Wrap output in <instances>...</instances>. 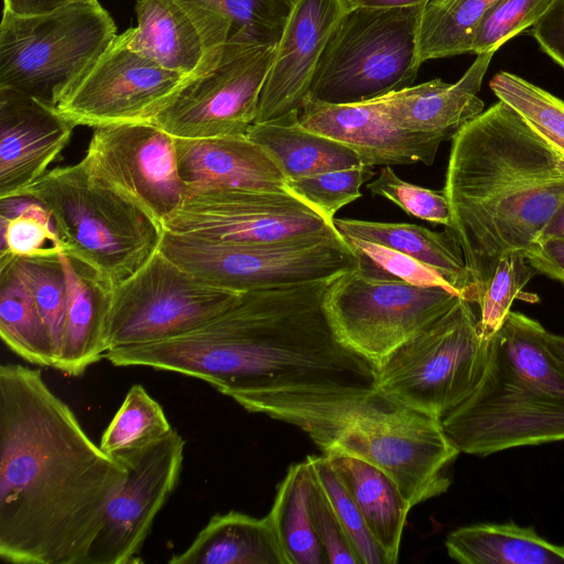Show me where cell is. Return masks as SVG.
<instances>
[{
  "instance_id": "29",
  "label": "cell",
  "mask_w": 564,
  "mask_h": 564,
  "mask_svg": "<svg viewBox=\"0 0 564 564\" xmlns=\"http://www.w3.org/2000/svg\"><path fill=\"white\" fill-rule=\"evenodd\" d=\"M209 50L227 43L276 45L293 0H175Z\"/></svg>"
},
{
  "instance_id": "39",
  "label": "cell",
  "mask_w": 564,
  "mask_h": 564,
  "mask_svg": "<svg viewBox=\"0 0 564 564\" xmlns=\"http://www.w3.org/2000/svg\"><path fill=\"white\" fill-rule=\"evenodd\" d=\"M536 273L523 252H509L499 259L478 303V327L484 339H490L498 332L511 311L512 302Z\"/></svg>"
},
{
  "instance_id": "3",
  "label": "cell",
  "mask_w": 564,
  "mask_h": 564,
  "mask_svg": "<svg viewBox=\"0 0 564 564\" xmlns=\"http://www.w3.org/2000/svg\"><path fill=\"white\" fill-rule=\"evenodd\" d=\"M446 230L462 250L477 303L499 259L525 252L564 200V155L499 100L452 139Z\"/></svg>"
},
{
  "instance_id": "17",
  "label": "cell",
  "mask_w": 564,
  "mask_h": 564,
  "mask_svg": "<svg viewBox=\"0 0 564 564\" xmlns=\"http://www.w3.org/2000/svg\"><path fill=\"white\" fill-rule=\"evenodd\" d=\"M84 158L162 225L188 194L174 138L151 122L94 128Z\"/></svg>"
},
{
  "instance_id": "46",
  "label": "cell",
  "mask_w": 564,
  "mask_h": 564,
  "mask_svg": "<svg viewBox=\"0 0 564 564\" xmlns=\"http://www.w3.org/2000/svg\"><path fill=\"white\" fill-rule=\"evenodd\" d=\"M531 34L541 50L564 69V0L553 1L532 26Z\"/></svg>"
},
{
  "instance_id": "21",
  "label": "cell",
  "mask_w": 564,
  "mask_h": 564,
  "mask_svg": "<svg viewBox=\"0 0 564 564\" xmlns=\"http://www.w3.org/2000/svg\"><path fill=\"white\" fill-rule=\"evenodd\" d=\"M495 52L477 54L465 74L454 84L435 78L389 93L371 101L402 129L452 140L484 111L478 97Z\"/></svg>"
},
{
  "instance_id": "35",
  "label": "cell",
  "mask_w": 564,
  "mask_h": 564,
  "mask_svg": "<svg viewBox=\"0 0 564 564\" xmlns=\"http://www.w3.org/2000/svg\"><path fill=\"white\" fill-rule=\"evenodd\" d=\"M171 426L162 406L141 384H133L100 438V447L120 458L165 436Z\"/></svg>"
},
{
  "instance_id": "8",
  "label": "cell",
  "mask_w": 564,
  "mask_h": 564,
  "mask_svg": "<svg viewBox=\"0 0 564 564\" xmlns=\"http://www.w3.org/2000/svg\"><path fill=\"white\" fill-rule=\"evenodd\" d=\"M323 453L357 457L378 467L413 508L447 491L451 468L460 452L441 419L378 391Z\"/></svg>"
},
{
  "instance_id": "49",
  "label": "cell",
  "mask_w": 564,
  "mask_h": 564,
  "mask_svg": "<svg viewBox=\"0 0 564 564\" xmlns=\"http://www.w3.org/2000/svg\"><path fill=\"white\" fill-rule=\"evenodd\" d=\"M546 240H564V200L545 226L538 241Z\"/></svg>"
},
{
  "instance_id": "1",
  "label": "cell",
  "mask_w": 564,
  "mask_h": 564,
  "mask_svg": "<svg viewBox=\"0 0 564 564\" xmlns=\"http://www.w3.org/2000/svg\"><path fill=\"white\" fill-rule=\"evenodd\" d=\"M329 281L243 292L199 327L140 346L138 360L206 381L247 411L299 427L324 451L378 393L376 366L327 317Z\"/></svg>"
},
{
  "instance_id": "30",
  "label": "cell",
  "mask_w": 564,
  "mask_h": 564,
  "mask_svg": "<svg viewBox=\"0 0 564 564\" xmlns=\"http://www.w3.org/2000/svg\"><path fill=\"white\" fill-rule=\"evenodd\" d=\"M445 547L460 564H564V545L512 521L460 527L447 535Z\"/></svg>"
},
{
  "instance_id": "50",
  "label": "cell",
  "mask_w": 564,
  "mask_h": 564,
  "mask_svg": "<svg viewBox=\"0 0 564 564\" xmlns=\"http://www.w3.org/2000/svg\"><path fill=\"white\" fill-rule=\"evenodd\" d=\"M349 9L357 7L394 8L424 4L427 0H344Z\"/></svg>"
},
{
  "instance_id": "51",
  "label": "cell",
  "mask_w": 564,
  "mask_h": 564,
  "mask_svg": "<svg viewBox=\"0 0 564 564\" xmlns=\"http://www.w3.org/2000/svg\"><path fill=\"white\" fill-rule=\"evenodd\" d=\"M545 344L551 352L564 364V335H555L546 332Z\"/></svg>"
},
{
  "instance_id": "37",
  "label": "cell",
  "mask_w": 564,
  "mask_h": 564,
  "mask_svg": "<svg viewBox=\"0 0 564 564\" xmlns=\"http://www.w3.org/2000/svg\"><path fill=\"white\" fill-rule=\"evenodd\" d=\"M13 259L15 269L47 328L57 365L67 301L66 276L59 253L47 257H13Z\"/></svg>"
},
{
  "instance_id": "27",
  "label": "cell",
  "mask_w": 564,
  "mask_h": 564,
  "mask_svg": "<svg viewBox=\"0 0 564 564\" xmlns=\"http://www.w3.org/2000/svg\"><path fill=\"white\" fill-rule=\"evenodd\" d=\"M325 455L358 507L388 564L397 563L406 517L412 508L392 479L378 467L348 455Z\"/></svg>"
},
{
  "instance_id": "40",
  "label": "cell",
  "mask_w": 564,
  "mask_h": 564,
  "mask_svg": "<svg viewBox=\"0 0 564 564\" xmlns=\"http://www.w3.org/2000/svg\"><path fill=\"white\" fill-rule=\"evenodd\" d=\"M373 175V166L360 165L286 181V184L291 193L334 225L335 214L358 199L360 187Z\"/></svg>"
},
{
  "instance_id": "4",
  "label": "cell",
  "mask_w": 564,
  "mask_h": 564,
  "mask_svg": "<svg viewBox=\"0 0 564 564\" xmlns=\"http://www.w3.org/2000/svg\"><path fill=\"white\" fill-rule=\"evenodd\" d=\"M17 199L42 205L65 253L88 267L111 290L160 249L165 230L85 158L47 171Z\"/></svg>"
},
{
  "instance_id": "33",
  "label": "cell",
  "mask_w": 564,
  "mask_h": 564,
  "mask_svg": "<svg viewBox=\"0 0 564 564\" xmlns=\"http://www.w3.org/2000/svg\"><path fill=\"white\" fill-rule=\"evenodd\" d=\"M498 0H427L417 24L419 61L471 53L479 23Z\"/></svg>"
},
{
  "instance_id": "2",
  "label": "cell",
  "mask_w": 564,
  "mask_h": 564,
  "mask_svg": "<svg viewBox=\"0 0 564 564\" xmlns=\"http://www.w3.org/2000/svg\"><path fill=\"white\" fill-rule=\"evenodd\" d=\"M127 467L85 432L39 369L0 366V557L85 564Z\"/></svg>"
},
{
  "instance_id": "5",
  "label": "cell",
  "mask_w": 564,
  "mask_h": 564,
  "mask_svg": "<svg viewBox=\"0 0 564 564\" xmlns=\"http://www.w3.org/2000/svg\"><path fill=\"white\" fill-rule=\"evenodd\" d=\"M98 0H80L39 15L3 11L0 88L56 108L117 36Z\"/></svg>"
},
{
  "instance_id": "14",
  "label": "cell",
  "mask_w": 564,
  "mask_h": 564,
  "mask_svg": "<svg viewBox=\"0 0 564 564\" xmlns=\"http://www.w3.org/2000/svg\"><path fill=\"white\" fill-rule=\"evenodd\" d=\"M163 227L178 235L235 243H269L337 231L291 192L237 188L189 191Z\"/></svg>"
},
{
  "instance_id": "18",
  "label": "cell",
  "mask_w": 564,
  "mask_h": 564,
  "mask_svg": "<svg viewBox=\"0 0 564 564\" xmlns=\"http://www.w3.org/2000/svg\"><path fill=\"white\" fill-rule=\"evenodd\" d=\"M348 11L344 0H293L261 89L254 123L300 112L319 59Z\"/></svg>"
},
{
  "instance_id": "38",
  "label": "cell",
  "mask_w": 564,
  "mask_h": 564,
  "mask_svg": "<svg viewBox=\"0 0 564 564\" xmlns=\"http://www.w3.org/2000/svg\"><path fill=\"white\" fill-rule=\"evenodd\" d=\"M312 475L344 529L360 564H388L387 557L370 534L352 498L344 487L328 457H306Z\"/></svg>"
},
{
  "instance_id": "36",
  "label": "cell",
  "mask_w": 564,
  "mask_h": 564,
  "mask_svg": "<svg viewBox=\"0 0 564 564\" xmlns=\"http://www.w3.org/2000/svg\"><path fill=\"white\" fill-rule=\"evenodd\" d=\"M489 85L499 100L564 155V100L509 72L497 73Z\"/></svg>"
},
{
  "instance_id": "48",
  "label": "cell",
  "mask_w": 564,
  "mask_h": 564,
  "mask_svg": "<svg viewBox=\"0 0 564 564\" xmlns=\"http://www.w3.org/2000/svg\"><path fill=\"white\" fill-rule=\"evenodd\" d=\"M80 0H3V11L18 15H39Z\"/></svg>"
},
{
  "instance_id": "28",
  "label": "cell",
  "mask_w": 564,
  "mask_h": 564,
  "mask_svg": "<svg viewBox=\"0 0 564 564\" xmlns=\"http://www.w3.org/2000/svg\"><path fill=\"white\" fill-rule=\"evenodd\" d=\"M247 137L269 154L286 181L365 165L352 149L303 127L299 112L253 123Z\"/></svg>"
},
{
  "instance_id": "22",
  "label": "cell",
  "mask_w": 564,
  "mask_h": 564,
  "mask_svg": "<svg viewBox=\"0 0 564 564\" xmlns=\"http://www.w3.org/2000/svg\"><path fill=\"white\" fill-rule=\"evenodd\" d=\"M181 177L189 191L237 188L290 192L269 154L247 135L174 138Z\"/></svg>"
},
{
  "instance_id": "45",
  "label": "cell",
  "mask_w": 564,
  "mask_h": 564,
  "mask_svg": "<svg viewBox=\"0 0 564 564\" xmlns=\"http://www.w3.org/2000/svg\"><path fill=\"white\" fill-rule=\"evenodd\" d=\"M308 506L314 532L325 553L326 563L360 564L344 529L314 477Z\"/></svg>"
},
{
  "instance_id": "41",
  "label": "cell",
  "mask_w": 564,
  "mask_h": 564,
  "mask_svg": "<svg viewBox=\"0 0 564 564\" xmlns=\"http://www.w3.org/2000/svg\"><path fill=\"white\" fill-rule=\"evenodd\" d=\"M29 200V199H28ZM1 254L47 257L65 252L48 212L30 200L13 214L1 216Z\"/></svg>"
},
{
  "instance_id": "13",
  "label": "cell",
  "mask_w": 564,
  "mask_h": 564,
  "mask_svg": "<svg viewBox=\"0 0 564 564\" xmlns=\"http://www.w3.org/2000/svg\"><path fill=\"white\" fill-rule=\"evenodd\" d=\"M242 293L202 280L159 249L111 290L107 351L185 334L229 308Z\"/></svg>"
},
{
  "instance_id": "42",
  "label": "cell",
  "mask_w": 564,
  "mask_h": 564,
  "mask_svg": "<svg viewBox=\"0 0 564 564\" xmlns=\"http://www.w3.org/2000/svg\"><path fill=\"white\" fill-rule=\"evenodd\" d=\"M554 0H498L484 15L474 36L471 53L495 52L533 26Z\"/></svg>"
},
{
  "instance_id": "16",
  "label": "cell",
  "mask_w": 564,
  "mask_h": 564,
  "mask_svg": "<svg viewBox=\"0 0 564 564\" xmlns=\"http://www.w3.org/2000/svg\"><path fill=\"white\" fill-rule=\"evenodd\" d=\"M184 448L185 441L172 429L162 438L119 459L128 474L106 508L85 564L141 561L139 553L153 521L178 482Z\"/></svg>"
},
{
  "instance_id": "43",
  "label": "cell",
  "mask_w": 564,
  "mask_h": 564,
  "mask_svg": "<svg viewBox=\"0 0 564 564\" xmlns=\"http://www.w3.org/2000/svg\"><path fill=\"white\" fill-rule=\"evenodd\" d=\"M372 194L398 205L408 215L446 228L452 224V210L444 192L412 184L400 178L391 166H383L379 175L366 185Z\"/></svg>"
},
{
  "instance_id": "31",
  "label": "cell",
  "mask_w": 564,
  "mask_h": 564,
  "mask_svg": "<svg viewBox=\"0 0 564 564\" xmlns=\"http://www.w3.org/2000/svg\"><path fill=\"white\" fill-rule=\"evenodd\" d=\"M0 336L3 344L23 360L56 366L47 328L12 256L0 254Z\"/></svg>"
},
{
  "instance_id": "32",
  "label": "cell",
  "mask_w": 564,
  "mask_h": 564,
  "mask_svg": "<svg viewBox=\"0 0 564 564\" xmlns=\"http://www.w3.org/2000/svg\"><path fill=\"white\" fill-rule=\"evenodd\" d=\"M312 482V471L306 458L292 464L279 484L272 508L268 513L288 564L326 563L310 513Z\"/></svg>"
},
{
  "instance_id": "11",
  "label": "cell",
  "mask_w": 564,
  "mask_h": 564,
  "mask_svg": "<svg viewBox=\"0 0 564 564\" xmlns=\"http://www.w3.org/2000/svg\"><path fill=\"white\" fill-rule=\"evenodd\" d=\"M459 299L452 290L412 285L358 263L328 282L323 304L338 337L377 366Z\"/></svg>"
},
{
  "instance_id": "44",
  "label": "cell",
  "mask_w": 564,
  "mask_h": 564,
  "mask_svg": "<svg viewBox=\"0 0 564 564\" xmlns=\"http://www.w3.org/2000/svg\"><path fill=\"white\" fill-rule=\"evenodd\" d=\"M341 237L357 254L360 264L412 285L440 286L454 291L436 270L405 253L350 236Z\"/></svg>"
},
{
  "instance_id": "12",
  "label": "cell",
  "mask_w": 564,
  "mask_h": 564,
  "mask_svg": "<svg viewBox=\"0 0 564 564\" xmlns=\"http://www.w3.org/2000/svg\"><path fill=\"white\" fill-rule=\"evenodd\" d=\"M276 45L227 43L187 76L149 122L173 138L247 135Z\"/></svg>"
},
{
  "instance_id": "47",
  "label": "cell",
  "mask_w": 564,
  "mask_h": 564,
  "mask_svg": "<svg viewBox=\"0 0 564 564\" xmlns=\"http://www.w3.org/2000/svg\"><path fill=\"white\" fill-rule=\"evenodd\" d=\"M524 254L538 273L564 282V240L538 241Z\"/></svg>"
},
{
  "instance_id": "10",
  "label": "cell",
  "mask_w": 564,
  "mask_h": 564,
  "mask_svg": "<svg viewBox=\"0 0 564 564\" xmlns=\"http://www.w3.org/2000/svg\"><path fill=\"white\" fill-rule=\"evenodd\" d=\"M441 423L460 453L476 456L560 442L564 441V397L518 372L490 338L479 384Z\"/></svg>"
},
{
  "instance_id": "19",
  "label": "cell",
  "mask_w": 564,
  "mask_h": 564,
  "mask_svg": "<svg viewBox=\"0 0 564 564\" xmlns=\"http://www.w3.org/2000/svg\"><path fill=\"white\" fill-rule=\"evenodd\" d=\"M303 127L352 149L369 166L431 165L442 141L402 129L371 100L328 104L307 97L299 112Z\"/></svg>"
},
{
  "instance_id": "7",
  "label": "cell",
  "mask_w": 564,
  "mask_h": 564,
  "mask_svg": "<svg viewBox=\"0 0 564 564\" xmlns=\"http://www.w3.org/2000/svg\"><path fill=\"white\" fill-rule=\"evenodd\" d=\"M473 303L459 299L442 317L397 347L376 366L377 390L442 419L468 399L488 362Z\"/></svg>"
},
{
  "instance_id": "15",
  "label": "cell",
  "mask_w": 564,
  "mask_h": 564,
  "mask_svg": "<svg viewBox=\"0 0 564 564\" xmlns=\"http://www.w3.org/2000/svg\"><path fill=\"white\" fill-rule=\"evenodd\" d=\"M186 77L132 51L122 33L56 109L75 127L149 122Z\"/></svg>"
},
{
  "instance_id": "9",
  "label": "cell",
  "mask_w": 564,
  "mask_h": 564,
  "mask_svg": "<svg viewBox=\"0 0 564 564\" xmlns=\"http://www.w3.org/2000/svg\"><path fill=\"white\" fill-rule=\"evenodd\" d=\"M160 250L202 280L237 292L329 281L358 257L338 231L269 243H235L164 230Z\"/></svg>"
},
{
  "instance_id": "24",
  "label": "cell",
  "mask_w": 564,
  "mask_h": 564,
  "mask_svg": "<svg viewBox=\"0 0 564 564\" xmlns=\"http://www.w3.org/2000/svg\"><path fill=\"white\" fill-rule=\"evenodd\" d=\"M134 9L138 24L123 32L128 46L166 69L193 75L217 50L208 48L193 19L175 0H139Z\"/></svg>"
},
{
  "instance_id": "23",
  "label": "cell",
  "mask_w": 564,
  "mask_h": 564,
  "mask_svg": "<svg viewBox=\"0 0 564 564\" xmlns=\"http://www.w3.org/2000/svg\"><path fill=\"white\" fill-rule=\"evenodd\" d=\"M65 271L67 301L57 370L72 377L105 358L111 289L88 267L59 253Z\"/></svg>"
},
{
  "instance_id": "26",
  "label": "cell",
  "mask_w": 564,
  "mask_h": 564,
  "mask_svg": "<svg viewBox=\"0 0 564 564\" xmlns=\"http://www.w3.org/2000/svg\"><path fill=\"white\" fill-rule=\"evenodd\" d=\"M340 236H350L405 253L436 270L470 303H477L476 290L463 253L452 235L435 232L405 223H380L351 218H334Z\"/></svg>"
},
{
  "instance_id": "20",
  "label": "cell",
  "mask_w": 564,
  "mask_h": 564,
  "mask_svg": "<svg viewBox=\"0 0 564 564\" xmlns=\"http://www.w3.org/2000/svg\"><path fill=\"white\" fill-rule=\"evenodd\" d=\"M75 126L56 108L24 93L0 88V199H17L43 176Z\"/></svg>"
},
{
  "instance_id": "25",
  "label": "cell",
  "mask_w": 564,
  "mask_h": 564,
  "mask_svg": "<svg viewBox=\"0 0 564 564\" xmlns=\"http://www.w3.org/2000/svg\"><path fill=\"white\" fill-rule=\"evenodd\" d=\"M170 564H288L269 514L216 513Z\"/></svg>"
},
{
  "instance_id": "34",
  "label": "cell",
  "mask_w": 564,
  "mask_h": 564,
  "mask_svg": "<svg viewBox=\"0 0 564 564\" xmlns=\"http://www.w3.org/2000/svg\"><path fill=\"white\" fill-rule=\"evenodd\" d=\"M546 332L538 321L510 311L491 339L518 372L564 397V364L547 348Z\"/></svg>"
},
{
  "instance_id": "6",
  "label": "cell",
  "mask_w": 564,
  "mask_h": 564,
  "mask_svg": "<svg viewBox=\"0 0 564 564\" xmlns=\"http://www.w3.org/2000/svg\"><path fill=\"white\" fill-rule=\"evenodd\" d=\"M422 7L349 9L319 59L308 97L356 104L412 86L421 66Z\"/></svg>"
}]
</instances>
